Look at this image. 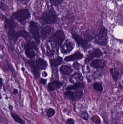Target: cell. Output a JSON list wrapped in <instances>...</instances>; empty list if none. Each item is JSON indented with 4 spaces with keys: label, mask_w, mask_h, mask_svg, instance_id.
I'll list each match as a JSON object with an SVG mask.
<instances>
[{
    "label": "cell",
    "mask_w": 123,
    "mask_h": 124,
    "mask_svg": "<svg viewBox=\"0 0 123 124\" xmlns=\"http://www.w3.org/2000/svg\"><path fill=\"white\" fill-rule=\"evenodd\" d=\"M29 63L35 76L37 77L39 76L40 70H45L48 66L47 62L41 58L38 59L35 61L29 62Z\"/></svg>",
    "instance_id": "cell-1"
},
{
    "label": "cell",
    "mask_w": 123,
    "mask_h": 124,
    "mask_svg": "<svg viewBox=\"0 0 123 124\" xmlns=\"http://www.w3.org/2000/svg\"><path fill=\"white\" fill-rule=\"evenodd\" d=\"M58 20V15L53 9H48L44 12L41 17V21L44 24H53Z\"/></svg>",
    "instance_id": "cell-2"
},
{
    "label": "cell",
    "mask_w": 123,
    "mask_h": 124,
    "mask_svg": "<svg viewBox=\"0 0 123 124\" xmlns=\"http://www.w3.org/2000/svg\"><path fill=\"white\" fill-rule=\"evenodd\" d=\"M65 38V35L63 31L58 30L50 38V41L54 45L58 51L59 47L62 45Z\"/></svg>",
    "instance_id": "cell-3"
},
{
    "label": "cell",
    "mask_w": 123,
    "mask_h": 124,
    "mask_svg": "<svg viewBox=\"0 0 123 124\" xmlns=\"http://www.w3.org/2000/svg\"><path fill=\"white\" fill-rule=\"evenodd\" d=\"M108 30L105 27L101 28L94 38V42L101 46H105L108 43Z\"/></svg>",
    "instance_id": "cell-4"
},
{
    "label": "cell",
    "mask_w": 123,
    "mask_h": 124,
    "mask_svg": "<svg viewBox=\"0 0 123 124\" xmlns=\"http://www.w3.org/2000/svg\"><path fill=\"white\" fill-rule=\"evenodd\" d=\"M12 18L16 20L19 22H23L29 18L30 14L28 9H20L12 14Z\"/></svg>",
    "instance_id": "cell-5"
},
{
    "label": "cell",
    "mask_w": 123,
    "mask_h": 124,
    "mask_svg": "<svg viewBox=\"0 0 123 124\" xmlns=\"http://www.w3.org/2000/svg\"><path fill=\"white\" fill-rule=\"evenodd\" d=\"M30 31L36 43H39L40 42V35L39 34V29L37 23L33 21L30 22Z\"/></svg>",
    "instance_id": "cell-6"
},
{
    "label": "cell",
    "mask_w": 123,
    "mask_h": 124,
    "mask_svg": "<svg viewBox=\"0 0 123 124\" xmlns=\"http://www.w3.org/2000/svg\"><path fill=\"white\" fill-rule=\"evenodd\" d=\"M60 46V51L61 53L64 54H67L74 49L75 44L72 41L68 40Z\"/></svg>",
    "instance_id": "cell-7"
},
{
    "label": "cell",
    "mask_w": 123,
    "mask_h": 124,
    "mask_svg": "<svg viewBox=\"0 0 123 124\" xmlns=\"http://www.w3.org/2000/svg\"><path fill=\"white\" fill-rule=\"evenodd\" d=\"M72 36L79 46H81L84 49H87L89 48V42L87 40L84 39L78 34L75 33L72 34Z\"/></svg>",
    "instance_id": "cell-8"
},
{
    "label": "cell",
    "mask_w": 123,
    "mask_h": 124,
    "mask_svg": "<svg viewBox=\"0 0 123 124\" xmlns=\"http://www.w3.org/2000/svg\"><path fill=\"white\" fill-rule=\"evenodd\" d=\"M103 53L99 48H96L92 50L89 53L85 60V63L89 62L94 58H98L103 56Z\"/></svg>",
    "instance_id": "cell-9"
},
{
    "label": "cell",
    "mask_w": 123,
    "mask_h": 124,
    "mask_svg": "<svg viewBox=\"0 0 123 124\" xmlns=\"http://www.w3.org/2000/svg\"><path fill=\"white\" fill-rule=\"evenodd\" d=\"M107 62L103 59H96L92 61L90 63L91 67L96 69H103L106 65Z\"/></svg>",
    "instance_id": "cell-10"
},
{
    "label": "cell",
    "mask_w": 123,
    "mask_h": 124,
    "mask_svg": "<svg viewBox=\"0 0 123 124\" xmlns=\"http://www.w3.org/2000/svg\"><path fill=\"white\" fill-rule=\"evenodd\" d=\"M84 57V55L79 52H77L74 54L67 56L64 58V61L66 62H73L80 60Z\"/></svg>",
    "instance_id": "cell-11"
},
{
    "label": "cell",
    "mask_w": 123,
    "mask_h": 124,
    "mask_svg": "<svg viewBox=\"0 0 123 124\" xmlns=\"http://www.w3.org/2000/svg\"><path fill=\"white\" fill-rule=\"evenodd\" d=\"M83 80V76L80 73H75L72 74L69 78L70 82L73 84L80 83Z\"/></svg>",
    "instance_id": "cell-12"
},
{
    "label": "cell",
    "mask_w": 123,
    "mask_h": 124,
    "mask_svg": "<svg viewBox=\"0 0 123 124\" xmlns=\"http://www.w3.org/2000/svg\"><path fill=\"white\" fill-rule=\"evenodd\" d=\"M63 82L60 81H53L48 84V88L50 91H53L60 89L63 85Z\"/></svg>",
    "instance_id": "cell-13"
},
{
    "label": "cell",
    "mask_w": 123,
    "mask_h": 124,
    "mask_svg": "<svg viewBox=\"0 0 123 124\" xmlns=\"http://www.w3.org/2000/svg\"><path fill=\"white\" fill-rule=\"evenodd\" d=\"M54 28L52 26L47 25L45 26L41 31L42 35L44 38H46L50 36L54 31Z\"/></svg>",
    "instance_id": "cell-14"
},
{
    "label": "cell",
    "mask_w": 123,
    "mask_h": 124,
    "mask_svg": "<svg viewBox=\"0 0 123 124\" xmlns=\"http://www.w3.org/2000/svg\"><path fill=\"white\" fill-rule=\"evenodd\" d=\"M20 37H23L27 41L29 40L30 39L29 34L28 33L24 31H19L16 32L13 38V40L14 42H16L17 39Z\"/></svg>",
    "instance_id": "cell-15"
},
{
    "label": "cell",
    "mask_w": 123,
    "mask_h": 124,
    "mask_svg": "<svg viewBox=\"0 0 123 124\" xmlns=\"http://www.w3.org/2000/svg\"><path fill=\"white\" fill-rule=\"evenodd\" d=\"M60 72L63 75L69 76L72 73L73 70L71 66L68 65H63L60 69Z\"/></svg>",
    "instance_id": "cell-16"
},
{
    "label": "cell",
    "mask_w": 123,
    "mask_h": 124,
    "mask_svg": "<svg viewBox=\"0 0 123 124\" xmlns=\"http://www.w3.org/2000/svg\"><path fill=\"white\" fill-rule=\"evenodd\" d=\"M16 26V23L13 20L6 18L4 22V27L6 29H14Z\"/></svg>",
    "instance_id": "cell-17"
},
{
    "label": "cell",
    "mask_w": 123,
    "mask_h": 124,
    "mask_svg": "<svg viewBox=\"0 0 123 124\" xmlns=\"http://www.w3.org/2000/svg\"><path fill=\"white\" fill-rule=\"evenodd\" d=\"M63 59L60 57L58 56L56 59H52L50 60V64L51 66L56 67L62 63Z\"/></svg>",
    "instance_id": "cell-18"
},
{
    "label": "cell",
    "mask_w": 123,
    "mask_h": 124,
    "mask_svg": "<svg viewBox=\"0 0 123 124\" xmlns=\"http://www.w3.org/2000/svg\"><path fill=\"white\" fill-rule=\"evenodd\" d=\"M85 87L84 84L82 82L74 84V85L69 86L66 88V90H76L82 89Z\"/></svg>",
    "instance_id": "cell-19"
},
{
    "label": "cell",
    "mask_w": 123,
    "mask_h": 124,
    "mask_svg": "<svg viewBox=\"0 0 123 124\" xmlns=\"http://www.w3.org/2000/svg\"><path fill=\"white\" fill-rule=\"evenodd\" d=\"M64 95L66 98L71 101H76V93L75 91L73 92L71 90H67L64 93Z\"/></svg>",
    "instance_id": "cell-20"
},
{
    "label": "cell",
    "mask_w": 123,
    "mask_h": 124,
    "mask_svg": "<svg viewBox=\"0 0 123 124\" xmlns=\"http://www.w3.org/2000/svg\"><path fill=\"white\" fill-rule=\"evenodd\" d=\"M11 116L17 123L19 124H25V121L22 119L18 114L11 112Z\"/></svg>",
    "instance_id": "cell-21"
},
{
    "label": "cell",
    "mask_w": 123,
    "mask_h": 124,
    "mask_svg": "<svg viewBox=\"0 0 123 124\" xmlns=\"http://www.w3.org/2000/svg\"><path fill=\"white\" fill-rule=\"evenodd\" d=\"M25 52L26 56L30 59H32L36 56L35 51L32 49L26 48Z\"/></svg>",
    "instance_id": "cell-22"
},
{
    "label": "cell",
    "mask_w": 123,
    "mask_h": 124,
    "mask_svg": "<svg viewBox=\"0 0 123 124\" xmlns=\"http://www.w3.org/2000/svg\"><path fill=\"white\" fill-rule=\"evenodd\" d=\"M110 72L114 81H117L120 75L119 72L114 68L110 69Z\"/></svg>",
    "instance_id": "cell-23"
},
{
    "label": "cell",
    "mask_w": 123,
    "mask_h": 124,
    "mask_svg": "<svg viewBox=\"0 0 123 124\" xmlns=\"http://www.w3.org/2000/svg\"><path fill=\"white\" fill-rule=\"evenodd\" d=\"M56 113L55 109L52 108H49L47 109L46 112V115L48 118H52L55 116Z\"/></svg>",
    "instance_id": "cell-24"
},
{
    "label": "cell",
    "mask_w": 123,
    "mask_h": 124,
    "mask_svg": "<svg viewBox=\"0 0 123 124\" xmlns=\"http://www.w3.org/2000/svg\"><path fill=\"white\" fill-rule=\"evenodd\" d=\"M93 87L94 89L98 92H102L103 90V87L102 85L98 83H95L93 84Z\"/></svg>",
    "instance_id": "cell-25"
},
{
    "label": "cell",
    "mask_w": 123,
    "mask_h": 124,
    "mask_svg": "<svg viewBox=\"0 0 123 124\" xmlns=\"http://www.w3.org/2000/svg\"><path fill=\"white\" fill-rule=\"evenodd\" d=\"M25 48H26L32 49H36L37 48V46L34 42H29L26 45Z\"/></svg>",
    "instance_id": "cell-26"
},
{
    "label": "cell",
    "mask_w": 123,
    "mask_h": 124,
    "mask_svg": "<svg viewBox=\"0 0 123 124\" xmlns=\"http://www.w3.org/2000/svg\"><path fill=\"white\" fill-rule=\"evenodd\" d=\"M80 116L85 121H88L89 119V115L88 113L86 111H84L81 113Z\"/></svg>",
    "instance_id": "cell-27"
},
{
    "label": "cell",
    "mask_w": 123,
    "mask_h": 124,
    "mask_svg": "<svg viewBox=\"0 0 123 124\" xmlns=\"http://www.w3.org/2000/svg\"><path fill=\"white\" fill-rule=\"evenodd\" d=\"M111 112H112V113L114 114V115L116 116L115 117V116H114V117H111V118H112V119L113 121H115V124H118L117 122H119V120H120V119H119L120 117H120V116H116L118 112H116V111H115V110H111Z\"/></svg>",
    "instance_id": "cell-28"
},
{
    "label": "cell",
    "mask_w": 123,
    "mask_h": 124,
    "mask_svg": "<svg viewBox=\"0 0 123 124\" xmlns=\"http://www.w3.org/2000/svg\"><path fill=\"white\" fill-rule=\"evenodd\" d=\"M15 33L16 32L14 29H10L8 31V35L9 37L13 39Z\"/></svg>",
    "instance_id": "cell-29"
},
{
    "label": "cell",
    "mask_w": 123,
    "mask_h": 124,
    "mask_svg": "<svg viewBox=\"0 0 123 124\" xmlns=\"http://www.w3.org/2000/svg\"><path fill=\"white\" fill-rule=\"evenodd\" d=\"M51 3L56 6H58L63 3V0H50Z\"/></svg>",
    "instance_id": "cell-30"
},
{
    "label": "cell",
    "mask_w": 123,
    "mask_h": 124,
    "mask_svg": "<svg viewBox=\"0 0 123 124\" xmlns=\"http://www.w3.org/2000/svg\"><path fill=\"white\" fill-rule=\"evenodd\" d=\"M8 66L9 69L10 70V71L11 72V73L13 74V76L14 77L15 76V77L16 76V73L15 70H14L13 67L11 65H8Z\"/></svg>",
    "instance_id": "cell-31"
},
{
    "label": "cell",
    "mask_w": 123,
    "mask_h": 124,
    "mask_svg": "<svg viewBox=\"0 0 123 124\" xmlns=\"http://www.w3.org/2000/svg\"><path fill=\"white\" fill-rule=\"evenodd\" d=\"M73 67L76 70H79L81 68V65L78 62L74 63L73 65Z\"/></svg>",
    "instance_id": "cell-32"
},
{
    "label": "cell",
    "mask_w": 123,
    "mask_h": 124,
    "mask_svg": "<svg viewBox=\"0 0 123 124\" xmlns=\"http://www.w3.org/2000/svg\"><path fill=\"white\" fill-rule=\"evenodd\" d=\"M65 124H75V121L72 119L69 118L66 120Z\"/></svg>",
    "instance_id": "cell-33"
},
{
    "label": "cell",
    "mask_w": 123,
    "mask_h": 124,
    "mask_svg": "<svg viewBox=\"0 0 123 124\" xmlns=\"http://www.w3.org/2000/svg\"><path fill=\"white\" fill-rule=\"evenodd\" d=\"M103 118L104 119V124H110L108 119L106 116H103Z\"/></svg>",
    "instance_id": "cell-34"
},
{
    "label": "cell",
    "mask_w": 123,
    "mask_h": 124,
    "mask_svg": "<svg viewBox=\"0 0 123 124\" xmlns=\"http://www.w3.org/2000/svg\"><path fill=\"white\" fill-rule=\"evenodd\" d=\"M46 82H47V80L46 79L43 78H41L40 79V83L41 84H45Z\"/></svg>",
    "instance_id": "cell-35"
},
{
    "label": "cell",
    "mask_w": 123,
    "mask_h": 124,
    "mask_svg": "<svg viewBox=\"0 0 123 124\" xmlns=\"http://www.w3.org/2000/svg\"><path fill=\"white\" fill-rule=\"evenodd\" d=\"M8 108L11 112H12L13 110V106L11 105H9L8 106Z\"/></svg>",
    "instance_id": "cell-36"
},
{
    "label": "cell",
    "mask_w": 123,
    "mask_h": 124,
    "mask_svg": "<svg viewBox=\"0 0 123 124\" xmlns=\"http://www.w3.org/2000/svg\"><path fill=\"white\" fill-rule=\"evenodd\" d=\"M18 93V91L17 89H14L13 91V94L14 95L17 94Z\"/></svg>",
    "instance_id": "cell-37"
},
{
    "label": "cell",
    "mask_w": 123,
    "mask_h": 124,
    "mask_svg": "<svg viewBox=\"0 0 123 124\" xmlns=\"http://www.w3.org/2000/svg\"><path fill=\"white\" fill-rule=\"evenodd\" d=\"M3 80L1 78H0V87L2 86H3Z\"/></svg>",
    "instance_id": "cell-38"
},
{
    "label": "cell",
    "mask_w": 123,
    "mask_h": 124,
    "mask_svg": "<svg viewBox=\"0 0 123 124\" xmlns=\"http://www.w3.org/2000/svg\"><path fill=\"white\" fill-rule=\"evenodd\" d=\"M43 75L44 74V75H43V76H44V77H46L47 76V74L46 73V72H44L43 73Z\"/></svg>",
    "instance_id": "cell-39"
},
{
    "label": "cell",
    "mask_w": 123,
    "mask_h": 124,
    "mask_svg": "<svg viewBox=\"0 0 123 124\" xmlns=\"http://www.w3.org/2000/svg\"><path fill=\"white\" fill-rule=\"evenodd\" d=\"M21 70L22 71H24L25 70V68H23V67H22V68H21Z\"/></svg>",
    "instance_id": "cell-40"
},
{
    "label": "cell",
    "mask_w": 123,
    "mask_h": 124,
    "mask_svg": "<svg viewBox=\"0 0 123 124\" xmlns=\"http://www.w3.org/2000/svg\"><path fill=\"white\" fill-rule=\"evenodd\" d=\"M1 98H2V95H1V94L0 93V100H1Z\"/></svg>",
    "instance_id": "cell-41"
},
{
    "label": "cell",
    "mask_w": 123,
    "mask_h": 124,
    "mask_svg": "<svg viewBox=\"0 0 123 124\" xmlns=\"http://www.w3.org/2000/svg\"><path fill=\"white\" fill-rule=\"evenodd\" d=\"M118 0L119 1H121L122 0Z\"/></svg>",
    "instance_id": "cell-42"
}]
</instances>
